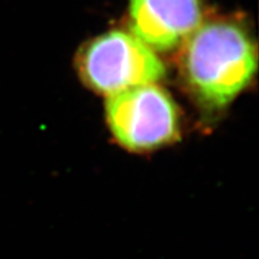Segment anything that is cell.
I'll list each match as a JSON object with an SVG mask.
<instances>
[{
	"label": "cell",
	"instance_id": "obj_4",
	"mask_svg": "<svg viewBox=\"0 0 259 259\" xmlns=\"http://www.w3.org/2000/svg\"><path fill=\"white\" fill-rule=\"evenodd\" d=\"M132 34L156 53L183 46L202 24L203 0H130Z\"/></svg>",
	"mask_w": 259,
	"mask_h": 259
},
{
	"label": "cell",
	"instance_id": "obj_2",
	"mask_svg": "<svg viewBox=\"0 0 259 259\" xmlns=\"http://www.w3.org/2000/svg\"><path fill=\"white\" fill-rule=\"evenodd\" d=\"M106 121L116 144L132 154L153 153L181 137L179 108L157 83L107 96Z\"/></svg>",
	"mask_w": 259,
	"mask_h": 259
},
{
	"label": "cell",
	"instance_id": "obj_3",
	"mask_svg": "<svg viewBox=\"0 0 259 259\" xmlns=\"http://www.w3.org/2000/svg\"><path fill=\"white\" fill-rule=\"evenodd\" d=\"M77 66L83 82L106 96L157 83L166 76L156 52L131 31L118 29L88 42L79 52Z\"/></svg>",
	"mask_w": 259,
	"mask_h": 259
},
{
	"label": "cell",
	"instance_id": "obj_1",
	"mask_svg": "<svg viewBox=\"0 0 259 259\" xmlns=\"http://www.w3.org/2000/svg\"><path fill=\"white\" fill-rule=\"evenodd\" d=\"M180 77L202 111L218 114L250 84L257 50L238 19H204L180 47Z\"/></svg>",
	"mask_w": 259,
	"mask_h": 259
}]
</instances>
